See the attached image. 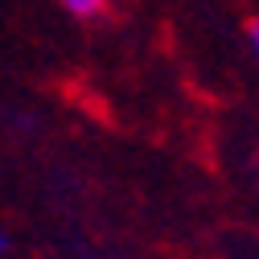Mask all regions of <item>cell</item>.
<instances>
[{
    "label": "cell",
    "mask_w": 259,
    "mask_h": 259,
    "mask_svg": "<svg viewBox=\"0 0 259 259\" xmlns=\"http://www.w3.org/2000/svg\"><path fill=\"white\" fill-rule=\"evenodd\" d=\"M103 5L107 0H62V9H66L70 17H78V21H95L103 13Z\"/></svg>",
    "instance_id": "obj_1"
},
{
    "label": "cell",
    "mask_w": 259,
    "mask_h": 259,
    "mask_svg": "<svg viewBox=\"0 0 259 259\" xmlns=\"http://www.w3.org/2000/svg\"><path fill=\"white\" fill-rule=\"evenodd\" d=\"M251 46H255V50H259V21H255V25H251Z\"/></svg>",
    "instance_id": "obj_2"
},
{
    "label": "cell",
    "mask_w": 259,
    "mask_h": 259,
    "mask_svg": "<svg viewBox=\"0 0 259 259\" xmlns=\"http://www.w3.org/2000/svg\"><path fill=\"white\" fill-rule=\"evenodd\" d=\"M0 251H9V239H5V235H0Z\"/></svg>",
    "instance_id": "obj_3"
}]
</instances>
